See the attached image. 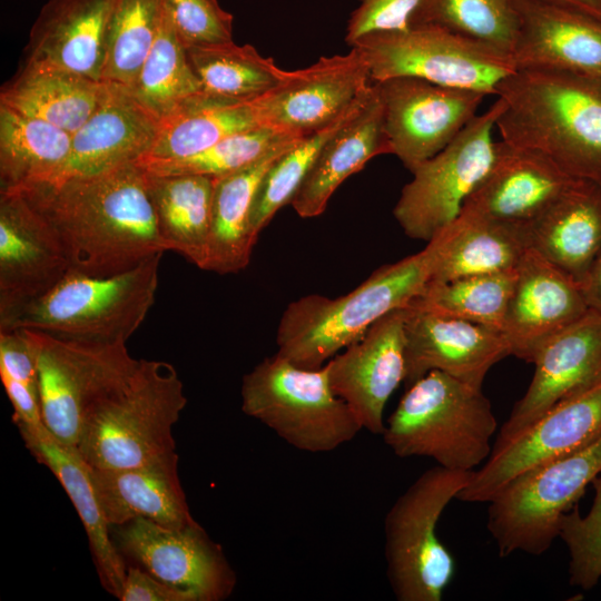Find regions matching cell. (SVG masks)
<instances>
[{
	"label": "cell",
	"mask_w": 601,
	"mask_h": 601,
	"mask_svg": "<svg viewBox=\"0 0 601 601\" xmlns=\"http://www.w3.org/2000/svg\"><path fill=\"white\" fill-rule=\"evenodd\" d=\"M16 191L50 224L70 270L114 276L167 250L147 193L146 173L137 162Z\"/></svg>",
	"instance_id": "obj_1"
},
{
	"label": "cell",
	"mask_w": 601,
	"mask_h": 601,
	"mask_svg": "<svg viewBox=\"0 0 601 601\" xmlns=\"http://www.w3.org/2000/svg\"><path fill=\"white\" fill-rule=\"evenodd\" d=\"M502 140L538 150L570 176L601 186V77L518 68L497 87Z\"/></svg>",
	"instance_id": "obj_2"
},
{
	"label": "cell",
	"mask_w": 601,
	"mask_h": 601,
	"mask_svg": "<svg viewBox=\"0 0 601 601\" xmlns=\"http://www.w3.org/2000/svg\"><path fill=\"white\" fill-rule=\"evenodd\" d=\"M433 248L374 270L336 298L311 294L290 302L277 328V354L316 370L358 338L387 313L407 307L431 282Z\"/></svg>",
	"instance_id": "obj_3"
},
{
	"label": "cell",
	"mask_w": 601,
	"mask_h": 601,
	"mask_svg": "<svg viewBox=\"0 0 601 601\" xmlns=\"http://www.w3.org/2000/svg\"><path fill=\"white\" fill-rule=\"evenodd\" d=\"M496 428L482 387L431 371L405 387L382 436L398 457H430L445 469L472 472L490 457Z\"/></svg>",
	"instance_id": "obj_4"
},
{
	"label": "cell",
	"mask_w": 601,
	"mask_h": 601,
	"mask_svg": "<svg viewBox=\"0 0 601 601\" xmlns=\"http://www.w3.org/2000/svg\"><path fill=\"white\" fill-rule=\"evenodd\" d=\"M186 404L176 368L141 358L131 377L87 413L77 449L101 470L132 467L176 452L173 427Z\"/></svg>",
	"instance_id": "obj_5"
},
{
	"label": "cell",
	"mask_w": 601,
	"mask_h": 601,
	"mask_svg": "<svg viewBox=\"0 0 601 601\" xmlns=\"http://www.w3.org/2000/svg\"><path fill=\"white\" fill-rule=\"evenodd\" d=\"M161 256L107 277L69 270L0 329L28 328L69 339L126 343L155 303Z\"/></svg>",
	"instance_id": "obj_6"
},
{
	"label": "cell",
	"mask_w": 601,
	"mask_h": 601,
	"mask_svg": "<svg viewBox=\"0 0 601 601\" xmlns=\"http://www.w3.org/2000/svg\"><path fill=\"white\" fill-rule=\"evenodd\" d=\"M240 394L246 415L304 452L334 451L363 430L332 391L326 365L302 368L276 353L244 375Z\"/></svg>",
	"instance_id": "obj_7"
},
{
	"label": "cell",
	"mask_w": 601,
	"mask_h": 601,
	"mask_svg": "<svg viewBox=\"0 0 601 601\" xmlns=\"http://www.w3.org/2000/svg\"><path fill=\"white\" fill-rule=\"evenodd\" d=\"M472 472L435 465L393 503L384 521L386 573L398 601H441L455 573V560L436 528L449 503Z\"/></svg>",
	"instance_id": "obj_8"
},
{
	"label": "cell",
	"mask_w": 601,
	"mask_h": 601,
	"mask_svg": "<svg viewBox=\"0 0 601 601\" xmlns=\"http://www.w3.org/2000/svg\"><path fill=\"white\" fill-rule=\"evenodd\" d=\"M601 473V437L509 482L489 503L486 528L497 553L541 555L559 538V522Z\"/></svg>",
	"instance_id": "obj_9"
},
{
	"label": "cell",
	"mask_w": 601,
	"mask_h": 601,
	"mask_svg": "<svg viewBox=\"0 0 601 601\" xmlns=\"http://www.w3.org/2000/svg\"><path fill=\"white\" fill-rule=\"evenodd\" d=\"M351 47L362 52L372 82L415 77L487 96L518 69L511 55L433 24L368 33Z\"/></svg>",
	"instance_id": "obj_10"
},
{
	"label": "cell",
	"mask_w": 601,
	"mask_h": 601,
	"mask_svg": "<svg viewBox=\"0 0 601 601\" xmlns=\"http://www.w3.org/2000/svg\"><path fill=\"white\" fill-rule=\"evenodd\" d=\"M37 348L42 421L60 441L77 447L87 413L135 373L124 342L62 338L29 329Z\"/></svg>",
	"instance_id": "obj_11"
},
{
	"label": "cell",
	"mask_w": 601,
	"mask_h": 601,
	"mask_svg": "<svg viewBox=\"0 0 601 601\" xmlns=\"http://www.w3.org/2000/svg\"><path fill=\"white\" fill-rule=\"evenodd\" d=\"M503 108L497 97L444 149L412 171L413 178L403 187L393 209L410 238L427 243L460 215L494 162L493 130Z\"/></svg>",
	"instance_id": "obj_12"
},
{
	"label": "cell",
	"mask_w": 601,
	"mask_h": 601,
	"mask_svg": "<svg viewBox=\"0 0 601 601\" xmlns=\"http://www.w3.org/2000/svg\"><path fill=\"white\" fill-rule=\"evenodd\" d=\"M600 437L601 383L556 404L505 442L493 444L490 457L473 471L456 500L487 503L524 472L589 446Z\"/></svg>",
	"instance_id": "obj_13"
},
{
	"label": "cell",
	"mask_w": 601,
	"mask_h": 601,
	"mask_svg": "<svg viewBox=\"0 0 601 601\" xmlns=\"http://www.w3.org/2000/svg\"><path fill=\"white\" fill-rule=\"evenodd\" d=\"M373 83L383 106L391 154L411 173L462 131L477 115L485 97L415 77H393Z\"/></svg>",
	"instance_id": "obj_14"
},
{
	"label": "cell",
	"mask_w": 601,
	"mask_h": 601,
	"mask_svg": "<svg viewBox=\"0 0 601 601\" xmlns=\"http://www.w3.org/2000/svg\"><path fill=\"white\" fill-rule=\"evenodd\" d=\"M117 548L158 580L194 601H221L236 587V573L221 546L194 522L169 528L145 518L116 526Z\"/></svg>",
	"instance_id": "obj_15"
},
{
	"label": "cell",
	"mask_w": 601,
	"mask_h": 601,
	"mask_svg": "<svg viewBox=\"0 0 601 601\" xmlns=\"http://www.w3.org/2000/svg\"><path fill=\"white\" fill-rule=\"evenodd\" d=\"M372 85L362 52L321 57L287 71L273 89L253 99L262 126L295 136L309 135L335 120Z\"/></svg>",
	"instance_id": "obj_16"
},
{
	"label": "cell",
	"mask_w": 601,
	"mask_h": 601,
	"mask_svg": "<svg viewBox=\"0 0 601 601\" xmlns=\"http://www.w3.org/2000/svg\"><path fill=\"white\" fill-rule=\"evenodd\" d=\"M406 316L407 307L387 313L325 364L332 391L375 435L383 434L385 405L404 383Z\"/></svg>",
	"instance_id": "obj_17"
},
{
	"label": "cell",
	"mask_w": 601,
	"mask_h": 601,
	"mask_svg": "<svg viewBox=\"0 0 601 601\" xmlns=\"http://www.w3.org/2000/svg\"><path fill=\"white\" fill-rule=\"evenodd\" d=\"M69 270L47 219L19 191H0V325Z\"/></svg>",
	"instance_id": "obj_18"
},
{
	"label": "cell",
	"mask_w": 601,
	"mask_h": 601,
	"mask_svg": "<svg viewBox=\"0 0 601 601\" xmlns=\"http://www.w3.org/2000/svg\"><path fill=\"white\" fill-rule=\"evenodd\" d=\"M534 373L494 444L520 433L556 404L601 383V314L589 311L553 337L533 361Z\"/></svg>",
	"instance_id": "obj_19"
},
{
	"label": "cell",
	"mask_w": 601,
	"mask_h": 601,
	"mask_svg": "<svg viewBox=\"0 0 601 601\" xmlns=\"http://www.w3.org/2000/svg\"><path fill=\"white\" fill-rule=\"evenodd\" d=\"M588 311L580 285L535 250L526 248L516 266L502 334L511 355L533 363L553 337Z\"/></svg>",
	"instance_id": "obj_20"
},
{
	"label": "cell",
	"mask_w": 601,
	"mask_h": 601,
	"mask_svg": "<svg viewBox=\"0 0 601 601\" xmlns=\"http://www.w3.org/2000/svg\"><path fill=\"white\" fill-rule=\"evenodd\" d=\"M581 179L544 154L504 140L494 162L461 211L513 227L538 217Z\"/></svg>",
	"instance_id": "obj_21"
},
{
	"label": "cell",
	"mask_w": 601,
	"mask_h": 601,
	"mask_svg": "<svg viewBox=\"0 0 601 601\" xmlns=\"http://www.w3.org/2000/svg\"><path fill=\"white\" fill-rule=\"evenodd\" d=\"M405 338V387L431 371L482 387L491 367L511 355L501 332L408 306Z\"/></svg>",
	"instance_id": "obj_22"
},
{
	"label": "cell",
	"mask_w": 601,
	"mask_h": 601,
	"mask_svg": "<svg viewBox=\"0 0 601 601\" xmlns=\"http://www.w3.org/2000/svg\"><path fill=\"white\" fill-rule=\"evenodd\" d=\"M159 122L129 88L105 82L98 107L71 135L63 166L45 183L95 176L139 161L149 152Z\"/></svg>",
	"instance_id": "obj_23"
},
{
	"label": "cell",
	"mask_w": 601,
	"mask_h": 601,
	"mask_svg": "<svg viewBox=\"0 0 601 601\" xmlns=\"http://www.w3.org/2000/svg\"><path fill=\"white\" fill-rule=\"evenodd\" d=\"M518 68L601 77V18L543 0H515Z\"/></svg>",
	"instance_id": "obj_24"
},
{
	"label": "cell",
	"mask_w": 601,
	"mask_h": 601,
	"mask_svg": "<svg viewBox=\"0 0 601 601\" xmlns=\"http://www.w3.org/2000/svg\"><path fill=\"white\" fill-rule=\"evenodd\" d=\"M31 455L57 477L76 509L88 536L102 587L120 598L127 566L100 506L91 467L76 446L57 439L46 425L17 426Z\"/></svg>",
	"instance_id": "obj_25"
},
{
	"label": "cell",
	"mask_w": 601,
	"mask_h": 601,
	"mask_svg": "<svg viewBox=\"0 0 601 601\" xmlns=\"http://www.w3.org/2000/svg\"><path fill=\"white\" fill-rule=\"evenodd\" d=\"M116 0H48L35 20L24 60L101 81L106 32Z\"/></svg>",
	"instance_id": "obj_26"
},
{
	"label": "cell",
	"mask_w": 601,
	"mask_h": 601,
	"mask_svg": "<svg viewBox=\"0 0 601 601\" xmlns=\"http://www.w3.org/2000/svg\"><path fill=\"white\" fill-rule=\"evenodd\" d=\"M91 479L110 528L137 518L169 528L196 522L178 476L176 452L132 467H91Z\"/></svg>",
	"instance_id": "obj_27"
},
{
	"label": "cell",
	"mask_w": 601,
	"mask_h": 601,
	"mask_svg": "<svg viewBox=\"0 0 601 601\" xmlns=\"http://www.w3.org/2000/svg\"><path fill=\"white\" fill-rule=\"evenodd\" d=\"M518 228L526 248L581 285L601 253V186L578 181L542 214Z\"/></svg>",
	"instance_id": "obj_28"
},
{
	"label": "cell",
	"mask_w": 601,
	"mask_h": 601,
	"mask_svg": "<svg viewBox=\"0 0 601 601\" xmlns=\"http://www.w3.org/2000/svg\"><path fill=\"white\" fill-rule=\"evenodd\" d=\"M384 154H391V147L384 131L383 106L373 83L372 96L361 112L322 148L290 201L294 210L302 218L319 216L345 179Z\"/></svg>",
	"instance_id": "obj_29"
},
{
	"label": "cell",
	"mask_w": 601,
	"mask_h": 601,
	"mask_svg": "<svg viewBox=\"0 0 601 601\" xmlns=\"http://www.w3.org/2000/svg\"><path fill=\"white\" fill-rule=\"evenodd\" d=\"M105 82L43 62L24 60L0 90V104L76 132L98 107Z\"/></svg>",
	"instance_id": "obj_30"
},
{
	"label": "cell",
	"mask_w": 601,
	"mask_h": 601,
	"mask_svg": "<svg viewBox=\"0 0 601 601\" xmlns=\"http://www.w3.org/2000/svg\"><path fill=\"white\" fill-rule=\"evenodd\" d=\"M303 137L273 149L239 170L215 178L204 270L225 275L247 267L255 246L249 234V214L256 191L275 161Z\"/></svg>",
	"instance_id": "obj_31"
},
{
	"label": "cell",
	"mask_w": 601,
	"mask_h": 601,
	"mask_svg": "<svg viewBox=\"0 0 601 601\" xmlns=\"http://www.w3.org/2000/svg\"><path fill=\"white\" fill-rule=\"evenodd\" d=\"M427 243L433 248L430 283L513 270L526 249L518 227L465 211Z\"/></svg>",
	"instance_id": "obj_32"
},
{
	"label": "cell",
	"mask_w": 601,
	"mask_h": 601,
	"mask_svg": "<svg viewBox=\"0 0 601 601\" xmlns=\"http://www.w3.org/2000/svg\"><path fill=\"white\" fill-rule=\"evenodd\" d=\"M145 173L147 193L166 249L177 252L204 269L215 178L204 175Z\"/></svg>",
	"instance_id": "obj_33"
},
{
	"label": "cell",
	"mask_w": 601,
	"mask_h": 601,
	"mask_svg": "<svg viewBox=\"0 0 601 601\" xmlns=\"http://www.w3.org/2000/svg\"><path fill=\"white\" fill-rule=\"evenodd\" d=\"M260 126L253 99L236 100L199 91L160 120L152 146L140 160L191 156L226 137Z\"/></svg>",
	"instance_id": "obj_34"
},
{
	"label": "cell",
	"mask_w": 601,
	"mask_h": 601,
	"mask_svg": "<svg viewBox=\"0 0 601 601\" xmlns=\"http://www.w3.org/2000/svg\"><path fill=\"white\" fill-rule=\"evenodd\" d=\"M70 147L68 131L0 104V191L51 180Z\"/></svg>",
	"instance_id": "obj_35"
},
{
	"label": "cell",
	"mask_w": 601,
	"mask_h": 601,
	"mask_svg": "<svg viewBox=\"0 0 601 601\" xmlns=\"http://www.w3.org/2000/svg\"><path fill=\"white\" fill-rule=\"evenodd\" d=\"M186 49L200 91L216 97L236 100L260 97L276 87L287 72L250 45L228 41Z\"/></svg>",
	"instance_id": "obj_36"
},
{
	"label": "cell",
	"mask_w": 601,
	"mask_h": 601,
	"mask_svg": "<svg viewBox=\"0 0 601 601\" xmlns=\"http://www.w3.org/2000/svg\"><path fill=\"white\" fill-rule=\"evenodd\" d=\"M372 92L373 82L335 120L304 136L269 168L259 184L249 214V234L255 244L258 235L275 214L285 205L290 204L324 145L361 112Z\"/></svg>",
	"instance_id": "obj_37"
},
{
	"label": "cell",
	"mask_w": 601,
	"mask_h": 601,
	"mask_svg": "<svg viewBox=\"0 0 601 601\" xmlns=\"http://www.w3.org/2000/svg\"><path fill=\"white\" fill-rule=\"evenodd\" d=\"M129 90L159 120L200 91L187 49L164 10L155 42Z\"/></svg>",
	"instance_id": "obj_38"
},
{
	"label": "cell",
	"mask_w": 601,
	"mask_h": 601,
	"mask_svg": "<svg viewBox=\"0 0 601 601\" xmlns=\"http://www.w3.org/2000/svg\"><path fill=\"white\" fill-rule=\"evenodd\" d=\"M515 277L516 268L430 283L408 307L464 319L502 333Z\"/></svg>",
	"instance_id": "obj_39"
},
{
	"label": "cell",
	"mask_w": 601,
	"mask_h": 601,
	"mask_svg": "<svg viewBox=\"0 0 601 601\" xmlns=\"http://www.w3.org/2000/svg\"><path fill=\"white\" fill-rule=\"evenodd\" d=\"M160 0H116L109 17L101 81L131 88L157 37Z\"/></svg>",
	"instance_id": "obj_40"
},
{
	"label": "cell",
	"mask_w": 601,
	"mask_h": 601,
	"mask_svg": "<svg viewBox=\"0 0 601 601\" xmlns=\"http://www.w3.org/2000/svg\"><path fill=\"white\" fill-rule=\"evenodd\" d=\"M417 24L437 26L511 56L519 33L515 0H423L411 20Z\"/></svg>",
	"instance_id": "obj_41"
},
{
	"label": "cell",
	"mask_w": 601,
	"mask_h": 601,
	"mask_svg": "<svg viewBox=\"0 0 601 601\" xmlns=\"http://www.w3.org/2000/svg\"><path fill=\"white\" fill-rule=\"evenodd\" d=\"M303 136L260 126L221 139L191 156L167 160L137 161L154 175H204L219 178L262 158L273 149Z\"/></svg>",
	"instance_id": "obj_42"
},
{
	"label": "cell",
	"mask_w": 601,
	"mask_h": 601,
	"mask_svg": "<svg viewBox=\"0 0 601 601\" xmlns=\"http://www.w3.org/2000/svg\"><path fill=\"white\" fill-rule=\"evenodd\" d=\"M591 484L594 494L589 512L581 514L574 504L559 522V538L569 552V583L584 591L601 579V473Z\"/></svg>",
	"instance_id": "obj_43"
},
{
	"label": "cell",
	"mask_w": 601,
	"mask_h": 601,
	"mask_svg": "<svg viewBox=\"0 0 601 601\" xmlns=\"http://www.w3.org/2000/svg\"><path fill=\"white\" fill-rule=\"evenodd\" d=\"M186 48L233 41V16L218 0H160Z\"/></svg>",
	"instance_id": "obj_44"
},
{
	"label": "cell",
	"mask_w": 601,
	"mask_h": 601,
	"mask_svg": "<svg viewBox=\"0 0 601 601\" xmlns=\"http://www.w3.org/2000/svg\"><path fill=\"white\" fill-rule=\"evenodd\" d=\"M423 0H358L346 27L345 42L351 47L357 39L373 32L410 28L411 20Z\"/></svg>",
	"instance_id": "obj_45"
},
{
	"label": "cell",
	"mask_w": 601,
	"mask_h": 601,
	"mask_svg": "<svg viewBox=\"0 0 601 601\" xmlns=\"http://www.w3.org/2000/svg\"><path fill=\"white\" fill-rule=\"evenodd\" d=\"M0 375L38 387L37 348L28 328L0 329Z\"/></svg>",
	"instance_id": "obj_46"
},
{
	"label": "cell",
	"mask_w": 601,
	"mask_h": 601,
	"mask_svg": "<svg viewBox=\"0 0 601 601\" xmlns=\"http://www.w3.org/2000/svg\"><path fill=\"white\" fill-rule=\"evenodd\" d=\"M121 601H194L190 594L171 587L141 566H127Z\"/></svg>",
	"instance_id": "obj_47"
},
{
	"label": "cell",
	"mask_w": 601,
	"mask_h": 601,
	"mask_svg": "<svg viewBox=\"0 0 601 601\" xmlns=\"http://www.w3.org/2000/svg\"><path fill=\"white\" fill-rule=\"evenodd\" d=\"M7 396L12 405V421L19 425L42 424L38 387L0 375Z\"/></svg>",
	"instance_id": "obj_48"
},
{
	"label": "cell",
	"mask_w": 601,
	"mask_h": 601,
	"mask_svg": "<svg viewBox=\"0 0 601 601\" xmlns=\"http://www.w3.org/2000/svg\"><path fill=\"white\" fill-rule=\"evenodd\" d=\"M588 307L601 314V253L580 285Z\"/></svg>",
	"instance_id": "obj_49"
},
{
	"label": "cell",
	"mask_w": 601,
	"mask_h": 601,
	"mask_svg": "<svg viewBox=\"0 0 601 601\" xmlns=\"http://www.w3.org/2000/svg\"><path fill=\"white\" fill-rule=\"evenodd\" d=\"M601 18V0H543Z\"/></svg>",
	"instance_id": "obj_50"
}]
</instances>
